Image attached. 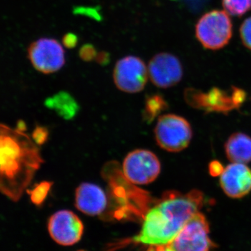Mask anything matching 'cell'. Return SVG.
Segmentation results:
<instances>
[{
	"label": "cell",
	"mask_w": 251,
	"mask_h": 251,
	"mask_svg": "<svg viewBox=\"0 0 251 251\" xmlns=\"http://www.w3.org/2000/svg\"><path fill=\"white\" fill-rule=\"evenodd\" d=\"M154 134L160 148L169 152H179L191 143L193 131L187 120L178 115L167 114L158 119Z\"/></svg>",
	"instance_id": "cell-6"
},
{
	"label": "cell",
	"mask_w": 251,
	"mask_h": 251,
	"mask_svg": "<svg viewBox=\"0 0 251 251\" xmlns=\"http://www.w3.org/2000/svg\"><path fill=\"white\" fill-rule=\"evenodd\" d=\"M225 11L231 16H244L251 10V0H223Z\"/></svg>",
	"instance_id": "cell-16"
},
{
	"label": "cell",
	"mask_w": 251,
	"mask_h": 251,
	"mask_svg": "<svg viewBox=\"0 0 251 251\" xmlns=\"http://www.w3.org/2000/svg\"><path fill=\"white\" fill-rule=\"evenodd\" d=\"M204 196L198 190L186 194L167 193L163 201L145 214L141 231L133 242L159 250L174 239L180 230L204 204Z\"/></svg>",
	"instance_id": "cell-2"
},
{
	"label": "cell",
	"mask_w": 251,
	"mask_h": 251,
	"mask_svg": "<svg viewBox=\"0 0 251 251\" xmlns=\"http://www.w3.org/2000/svg\"><path fill=\"white\" fill-rule=\"evenodd\" d=\"M148 74L153 85L160 88H169L177 85L182 79V65L174 54L161 52L150 60Z\"/></svg>",
	"instance_id": "cell-11"
},
{
	"label": "cell",
	"mask_w": 251,
	"mask_h": 251,
	"mask_svg": "<svg viewBox=\"0 0 251 251\" xmlns=\"http://www.w3.org/2000/svg\"><path fill=\"white\" fill-rule=\"evenodd\" d=\"M220 184L229 198L244 197L251 191V170L244 163H231L220 176Z\"/></svg>",
	"instance_id": "cell-12"
},
{
	"label": "cell",
	"mask_w": 251,
	"mask_h": 251,
	"mask_svg": "<svg viewBox=\"0 0 251 251\" xmlns=\"http://www.w3.org/2000/svg\"><path fill=\"white\" fill-rule=\"evenodd\" d=\"M240 36L244 46L251 50V17L247 18L241 25Z\"/></svg>",
	"instance_id": "cell-20"
},
{
	"label": "cell",
	"mask_w": 251,
	"mask_h": 251,
	"mask_svg": "<svg viewBox=\"0 0 251 251\" xmlns=\"http://www.w3.org/2000/svg\"><path fill=\"white\" fill-rule=\"evenodd\" d=\"M28 58L38 72L54 74L65 64V52L62 44L52 38H41L28 48Z\"/></svg>",
	"instance_id": "cell-8"
},
{
	"label": "cell",
	"mask_w": 251,
	"mask_h": 251,
	"mask_svg": "<svg viewBox=\"0 0 251 251\" xmlns=\"http://www.w3.org/2000/svg\"><path fill=\"white\" fill-rule=\"evenodd\" d=\"M168 106L166 100L159 94L150 96L145 101V115L153 119Z\"/></svg>",
	"instance_id": "cell-17"
},
{
	"label": "cell",
	"mask_w": 251,
	"mask_h": 251,
	"mask_svg": "<svg viewBox=\"0 0 251 251\" xmlns=\"http://www.w3.org/2000/svg\"><path fill=\"white\" fill-rule=\"evenodd\" d=\"M209 225L204 214H195L171 242L159 250L206 251L217 247L209 237Z\"/></svg>",
	"instance_id": "cell-5"
},
{
	"label": "cell",
	"mask_w": 251,
	"mask_h": 251,
	"mask_svg": "<svg viewBox=\"0 0 251 251\" xmlns=\"http://www.w3.org/2000/svg\"><path fill=\"white\" fill-rule=\"evenodd\" d=\"M52 184L49 181H43L36 184L32 189L27 191L30 194L31 202L37 206H40L45 201Z\"/></svg>",
	"instance_id": "cell-18"
},
{
	"label": "cell",
	"mask_w": 251,
	"mask_h": 251,
	"mask_svg": "<svg viewBox=\"0 0 251 251\" xmlns=\"http://www.w3.org/2000/svg\"><path fill=\"white\" fill-rule=\"evenodd\" d=\"M110 59H111V57H110L109 52L106 51H100L97 53L95 61L99 65L105 67L110 64Z\"/></svg>",
	"instance_id": "cell-25"
},
{
	"label": "cell",
	"mask_w": 251,
	"mask_h": 251,
	"mask_svg": "<svg viewBox=\"0 0 251 251\" xmlns=\"http://www.w3.org/2000/svg\"><path fill=\"white\" fill-rule=\"evenodd\" d=\"M75 204L79 211L87 215H99L106 208V195L97 185L82 183L75 191Z\"/></svg>",
	"instance_id": "cell-13"
},
{
	"label": "cell",
	"mask_w": 251,
	"mask_h": 251,
	"mask_svg": "<svg viewBox=\"0 0 251 251\" xmlns=\"http://www.w3.org/2000/svg\"><path fill=\"white\" fill-rule=\"evenodd\" d=\"M33 139L38 145H42L47 140L48 132L45 128L37 127L33 133Z\"/></svg>",
	"instance_id": "cell-23"
},
{
	"label": "cell",
	"mask_w": 251,
	"mask_h": 251,
	"mask_svg": "<svg viewBox=\"0 0 251 251\" xmlns=\"http://www.w3.org/2000/svg\"><path fill=\"white\" fill-rule=\"evenodd\" d=\"M74 13L75 14L87 16V17L92 18L97 21H101L103 19V16H102L99 7L77 6V7L74 8Z\"/></svg>",
	"instance_id": "cell-19"
},
{
	"label": "cell",
	"mask_w": 251,
	"mask_h": 251,
	"mask_svg": "<svg viewBox=\"0 0 251 251\" xmlns=\"http://www.w3.org/2000/svg\"><path fill=\"white\" fill-rule=\"evenodd\" d=\"M97 53L98 52H97L95 46L92 44H86L85 45L81 46L79 50L78 55L84 62H90L95 60Z\"/></svg>",
	"instance_id": "cell-21"
},
{
	"label": "cell",
	"mask_w": 251,
	"mask_h": 251,
	"mask_svg": "<svg viewBox=\"0 0 251 251\" xmlns=\"http://www.w3.org/2000/svg\"><path fill=\"white\" fill-rule=\"evenodd\" d=\"M246 97L245 91L234 86L229 90L214 87L207 92L195 89L185 91V99L189 105L208 112L230 111L240 107Z\"/></svg>",
	"instance_id": "cell-3"
},
{
	"label": "cell",
	"mask_w": 251,
	"mask_h": 251,
	"mask_svg": "<svg viewBox=\"0 0 251 251\" xmlns=\"http://www.w3.org/2000/svg\"><path fill=\"white\" fill-rule=\"evenodd\" d=\"M122 170L124 176L131 184H148L155 181L161 173V163L151 151L137 150L126 157Z\"/></svg>",
	"instance_id": "cell-7"
},
{
	"label": "cell",
	"mask_w": 251,
	"mask_h": 251,
	"mask_svg": "<svg viewBox=\"0 0 251 251\" xmlns=\"http://www.w3.org/2000/svg\"><path fill=\"white\" fill-rule=\"evenodd\" d=\"M224 169V167L222 164H221V162L213 161L209 163V172L211 176H221V175L222 174Z\"/></svg>",
	"instance_id": "cell-24"
},
{
	"label": "cell",
	"mask_w": 251,
	"mask_h": 251,
	"mask_svg": "<svg viewBox=\"0 0 251 251\" xmlns=\"http://www.w3.org/2000/svg\"><path fill=\"white\" fill-rule=\"evenodd\" d=\"M39 150L24 133L0 124V193L14 202L21 199L43 163Z\"/></svg>",
	"instance_id": "cell-1"
},
{
	"label": "cell",
	"mask_w": 251,
	"mask_h": 251,
	"mask_svg": "<svg viewBox=\"0 0 251 251\" xmlns=\"http://www.w3.org/2000/svg\"><path fill=\"white\" fill-rule=\"evenodd\" d=\"M225 150L227 158L232 163H250L251 138L245 133H233L225 144Z\"/></svg>",
	"instance_id": "cell-14"
},
{
	"label": "cell",
	"mask_w": 251,
	"mask_h": 251,
	"mask_svg": "<svg viewBox=\"0 0 251 251\" xmlns=\"http://www.w3.org/2000/svg\"><path fill=\"white\" fill-rule=\"evenodd\" d=\"M48 229L51 238L59 245L72 246L80 240L84 226L78 216L69 210H61L50 218Z\"/></svg>",
	"instance_id": "cell-10"
},
{
	"label": "cell",
	"mask_w": 251,
	"mask_h": 251,
	"mask_svg": "<svg viewBox=\"0 0 251 251\" xmlns=\"http://www.w3.org/2000/svg\"><path fill=\"white\" fill-rule=\"evenodd\" d=\"M198 40L206 49H223L232 36V24L226 11L213 10L200 18L196 26Z\"/></svg>",
	"instance_id": "cell-4"
},
{
	"label": "cell",
	"mask_w": 251,
	"mask_h": 251,
	"mask_svg": "<svg viewBox=\"0 0 251 251\" xmlns=\"http://www.w3.org/2000/svg\"><path fill=\"white\" fill-rule=\"evenodd\" d=\"M48 108L55 110L59 115L66 119L72 118L78 110V104L70 94L59 92L46 100Z\"/></svg>",
	"instance_id": "cell-15"
},
{
	"label": "cell",
	"mask_w": 251,
	"mask_h": 251,
	"mask_svg": "<svg viewBox=\"0 0 251 251\" xmlns=\"http://www.w3.org/2000/svg\"><path fill=\"white\" fill-rule=\"evenodd\" d=\"M148 68L143 59L136 56L120 59L114 68V82L119 90L126 93L143 91L148 83Z\"/></svg>",
	"instance_id": "cell-9"
},
{
	"label": "cell",
	"mask_w": 251,
	"mask_h": 251,
	"mask_svg": "<svg viewBox=\"0 0 251 251\" xmlns=\"http://www.w3.org/2000/svg\"><path fill=\"white\" fill-rule=\"evenodd\" d=\"M62 44L67 49H74L78 44V37L74 33H67L63 36Z\"/></svg>",
	"instance_id": "cell-22"
}]
</instances>
